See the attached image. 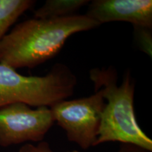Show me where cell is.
Returning a JSON list of instances; mask_svg holds the SVG:
<instances>
[{"mask_svg": "<svg viewBox=\"0 0 152 152\" xmlns=\"http://www.w3.org/2000/svg\"><path fill=\"white\" fill-rule=\"evenodd\" d=\"M89 0H47L35 11V18H59L76 14L82 7L88 5Z\"/></svg>", "mask_w": 152, "mask_h": 152, "instance_id": "cell-7", "label": "cell"}, {"mask_svg": "<svg viewBox=\"0 0 152 152\" xmlns=\"http://www.w3.org/2000/svg\"><path fill=\"white\" fill-rule=\"evenodd\" d=\"M137 43L142 51L151 56V30L148 28H134Z\"/></svg>", "mask_w": 152, "mask_h": 152, "instance_id": "cell-9", "label": "cell"}, {"mask_svg": "<svg viewBox=\"0 0 152 152\" xmlns=\"http://www.w3.org/2000/svg\"><path fill=\"white\" fill-rule=\"evenodd\" d=\"M35 4L33 0H0V42L9 28Z\"/></svg>", "mask_w": 152, "mask_h": 152, "instance_id": "cell-8", "label": "cell"}, {"mask_svg": "<svg viewBox=\"0 0 152 152\" xmlns=\"http://www.w3.org/2000/svg\"><path fill=\"white\" fill-rule=\"evenodd\" d=\"M54 123L52 111L45 106L33 109L15 103L0 107V147L42 142Z\"/></svg>", "mask_w": 152, "mask_h": 152, "instance_id": "cell-5", "label": "cell"}, {"mask_svg": "<svg viewBox=\"0 0 152 152\" xmlns=\"http://www.w3.org/2000/svg\"><path fill=\"white\" fill-rule=\"evenodd\" d=\"M105 100L99 91L87 97L63 100L50 107L54 123L66 132L70 142L87 150L94 147Z\"/></svg>", "mask_w": 152, "mask_h": 152, "instance_id": "cell-4", "label": "cell"}, {"mask_svg": "<svg viewBox=\"0 0 152 152\" xmlns=\"http://www.w3.org/2000/svg\"><path fill=\"white\" fill-rule=\"evenodd\" d=\"M117 152H149L137 146L130 144H121Z\"/></svg>", "mask_w": 152, "mask_h": 152, "instance_id": "cell-11", "label": "cell"}, {"mask_svg": "<svg viewBox=\"0 0 152 152\" xmlns=\"http://www.w3.org/2000/svg\"><path fill=\"white\" fill-rule=\"evenodd\" d=\"M100 25L85 14L59 18H30L17 24L0 42V64L33 68L54 57L74 34Z\"/></svg>", "mask_w": 152, "mask_h": 152, "instance_id": "cell-1", "label": "cell"}, {"mask_svg": "<svg viewBox=\"0 0 152 152\" xmlns=\"http://www.w3.org/2000/svg\"><path fill=\"white\" fill-rule=\"evenodd\" d=\"M18 152H54L50 147V145L47 142H39L37 144L30 143L25 144L20 148ZM67 152H80L77 150L69 151Z\"/></svg>", "mask_w": 152, "mask_h": 152, "instance_id": "cell-10", "label": "cell"}, {"mask_svg": "<svg viewBox=\"0 0 152 152\" xmlns=\"http://www.w3.org/2000/svg\"><path fill=\"white\" fill-rule=\"evenodd\" d=\"M94 90L99 91L105 100L95 146L118 142L137 146L152 151V140L140 128L134 109L135 81L130 71H126L118 85L117 70L113 66L94 68L90 71Z\"/></svg>", "mask_w": 152, "mask_h": 152, "instance_id": "cell-2", "label": "cell"}, {"mask_svg": "<svg viewBox=\"0 0 152 152\" xmlns=\"http://www.w3.org/2000/svg\"><path fill=\"white\" fill-rule=\"evenodd\" d=\"M76 75L64 64H56L43 76H27L0 64V107L15 103L50 108L73 94Z\"/></svg>", "mask_w": 152, "mask_h": 152, "instance_id": "cell-3", "label": "cell"}, {"mask_svg": "<svg viewBox=\"0 0 152 152\" xmlns=\"http://www.w3.org/2000/svg\"><path fill=\"white\" fill-rule=\"evenodd\" d=\"M87 16L102 25L115 21L134 28H152L151 0H94L88 4Z\"/></svg>", "mask_w": 152, "mask_h": 152, "instance_id": "cell-6", "label": "cell"}]
</instances>
